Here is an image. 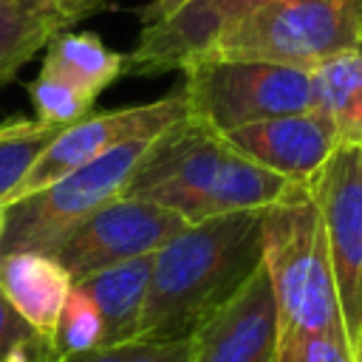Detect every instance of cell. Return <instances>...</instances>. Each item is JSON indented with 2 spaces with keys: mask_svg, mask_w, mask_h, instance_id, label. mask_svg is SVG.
<instances>
[{
  "mask_svg": "<svg viewBox=\"0 0 362 362\" xmlns=\"http://www.w3.org/2000/svg\"><path fill=\"white\" fill-rule=\"evenodd\" d=\"M263 209H243L184 226L158 252L139 339H181L226 303L260 266Z\"/></svg>",
  "mask_w": 362,
  "mask_h": 362,
  "instance_id": "1",
  "label": "cell"
},
{
  "mask_svg": "<svg viewBox=\"0 0 362 362\" xmlns=\"http://www.w3.org/2000/svg\"><path fill=\"white\" fill-rule=\"evenodd\" d=\"M291 187L240 153L223 133L187 116L150 144L124 195L167 206L187 223H201L229 212L266 209Z\"/></svg>",
  "mask_w": 362,
  "mask_h": 362,
  "instance_id": "2",
  "label": "cell"
},
{
  "mask_svg": "<svg viewBox=\"0 0 362 362\" xmlns=\"http://www.w3.org/2000/svg\"><path fill=\"white\" fill-rule=\"evenodd\" d=\"M260 263L277 311L274 362H297L303 345L314 337L348 342L328 238L308 184H294L280 201L263 209Z\"/></svg>",
  "mask_w": 362,
  "mask_h": 362,
  "instance_id": "3",
  "label": "cell"
},
{
  "mask_svg": "<svg viewBox=\"0 0 362 362\" xmlns=\"http://www.w3.org/2000/svg\"><path fill=\"white\" fill-rule=\"evenodd\" d=\"M362 0H266L226 31L206 57L314 71L356 51Z\"/></svg>",
  "mask_w": 362,
  "mask_h": 362,
  "instance_id": "4",
  "label": "cell"
},
{
  "mask_svg": "<svg viewBox=\"0 0 362 362\" xmlns=\"http://www.w3.org/2000/svg\"><path fill=\"white\" fill-rule=\"evenodd\" d=\"M156 139L119 144L110 153L62 175L59 181L8 204L3 212L0 255L40 252L54 257L79 223L127 192L136 167Z\"/></svg>",
  "mask_w": 362,
  "mask_h": 362,
  "instance_id": "5",
  "label": "cell"
},
{
  "mask_svg": "<svg viewBox=\"0 0 362 362\" xmlns=\"http://www.w3.org/2000/svg\"><path fill=\"white\" fill-rule=\"evenodd\" d=\"M181 90L187 116L215 133L320 107L314 71L249 59L201 57L184 68Z\"/></svg>",
  "mask_w": 362,
  "mask_h": 362,
  "instance_id": "6",
  "label": "cell"
},
{
  "mask_svg": "<svg viewBox=\"0 0 362 362\" xmlns=\"http://www.w3.org/2000/svg\"><path fill=\"white\" fill-rule=\"evenodd\" d=\"M334 266V283L348 345L362 337V144H337L308 181Z\"/></svg>",
  "mask_w": 362,
  "mask_h": 362,
  "instance_id": "7",
  "label": "cell"
},
{
  "mask_svg": "<svg viewBox=\"0 0 362 362\" xmlns=\"http://www.w3.org/2000/svg\"><path fill=\"white\" fill-rule=\"evenodd\" d=\"M184 119H187V99H184L181 88L156 102L116 107V110H105V113H88L85 119L62 127L54 136V141L31 164V170L25 173V178L20 181V187L14 189L8 204L59 181L62 175L110 153L119 144H127L136 139H156Z\"/></svg>",
  "mask_w": 362,
  "mask_h": 362,
  "instance_id": "8",
  "label": "cell"
},
{
  "mask_svg": "<svg viewBox=\"0 0 362 362\" xmlns=\"http://www.w3.org/2000/svg\"><path fill=\"white\" fill-rule=\"evenodd\" d=\"M184 226L189 223L173 209L122 195L79 223L54 257L76 283L93 272L158 252Z\"/></svg>",
  "mask_w": 362,
  "mask_h": 362,
  "instance_id": "9",
  "label": "cell"
},
{
  "mask_svg": "<svg viewBox=\"0 0 362 362\" xmlns=\"http://www.w3.org/2000/svg\"><path fill=\"white\" fill-rule=\"evenodd\" d=\"M260 3L266 0H187L170 17L144 23L133 51L124 57V74L184 71L189 62L206 57Z\"/></svg>",
  "mask_w": 362,
  "mask_h": 362,
  "instance_id": "10",
  "label": "cell"
},
{
  "mask_svg": "<svg viewBox=\"0 0 362 362\" xmlns=\"http://www.w3.org/2000/svg\"><path fill=\"white\" fill-rule=\"evenodd\" d=\"M189 339V362H274L277 311L263 263L226 303L192 328Z\"/></svg>",
  "mask_w": 362,
  "mask_h": 362,
  "instance_id": "11",
  "label": "cell"
},
{
  "mask_svg": "<svg viewBox=\"0 0 362 362\" xmlns=\"http://www.w3.org/2000/svg\"><path fill=\"white\" fill-rule=\"evenodd\" d=\"M240 153L291 184H308L334 153L337 133L325 110L260 119L223 133Z\"/></svg>",
  "mask_w": 362,
  "mask_h": 362,
  "instance_id": "12",
  "label": "cell"
},
{
  "mask_svg": "<svg viewBox=\"0 0 362 362\" xmlns=\"http://www.w3.org/2000/svg\"><path fill=\"white\" fill-rule=\"evenodd\" d=\"M74 288L57 257L40 252L0 255V294L45 342L54 339L62 305Z\"/></svg>",
  "mask_w": 362,
  "mask_h": 362,
  "instance_id": "13",
  "label": "cell"
},
{
  "mask_svg": "<svg viewBox=\"0 0 362 362\" xmlns=\"http://www.w3.org/2000/svg\"><path fill=\"white\" fill-rule=\"evenodd\" d=\"M150 272H153V255L133 257L76 280V286L96 303L102 314V325H105L102 345L139 339L141 314L150 288Z\"/></svg>",
  "mask_w": 362,
  "mask_h": 362,
  "instance_id": "14",
  "label": "cell"
},
{
  "mask_svg": "<svg viewBox=\"0 0 362 362\" xmlns=\"http://www.w3.org/2000/svg\"><path fill=\"white\" fill-rule=\"evenodd\" d=\"M62 14L31 0H0V88L34 59L54 37L68 31Z\"/></svg>",
  "mask_w": 362,
  "mask_h": 362,
  "instance_id": "15",
  "label": "cell"
},
{
  "mask_svg": "<svg viewBox=\"0 0 362 362\" xmlns=\"http://www.w3.org/2000/svg\"><path fill=\"white\" fill-rule=\"evenodd\" d=\"M42 68L59 74L96 99L110 82L124 74V54L107 48L96 34L62 31L45 45Z\"/></svg>",
  "mask_w": 362,
  "mask_h": 362,
  "instance_id": "16",
  "label": "cell"
},
{
  "mask_svg": "<svg viewBox=\"0 0 362 362\" xmlns=\"http://www.w3.org/2000/svg\"><path fill=\"white\" fill-rule=\"evenodd\" d=\"M320 110L328 113L339 144H362V57L339 54L314 68Z\"/></svg>",
  "mask_w": 362,
  "mask_h": 362,
  "instance_id": "17",
  "label": "cell"
},
{
  "mask_svg": "<svg viewBox=\"0 0 362 362\" xmlns=\"http://www.w3.org/2000/svg\"><path fill=\"white\" fill-rule=\"evenodd\" d=\"M62 127L42 124L37 119H20L6 136H0V204L6 206L31 164L54 141Z\"/></svg>",
  "mask_w": 362,
  "mask_h": 362,
  "instance_id": "18",
  "label": "cell"
},
{
  "mask_svg": "<svg viewBox=\"0 0 362 362\" xmlns=\"http://www.w3.org/2000/svg\"><path fill=\"white\" fill-rule=\"evenodd\" d=\"M28 96L37 110V122L57 124V127H68V124L85 119L96 102L82 88H76L74 82H68L59 74H51L45 68H40L34 82H28Z\"/></svg>",
  "mask_w": 362,
  "mask_h": 362,
  "instance_id": "19",
  "label": "cell"
},
{
  "mask_svg": "<svg viewBox=\"0 0 362 362\" xmlns=\"http://www.w3.org/2000/svg\"><path fill=\"white\" fill-rule=\"evenodd\" d=\"M102 339H105L102 314H99L96 303L74 283V288L62 305L51 348L57 356H65V354H82V351L99 348Z\"/></svg>",
  "mask_w": 362,
  "mask_h": 362,
  "instance_id": "20",
  "label": "cell"
},
{
  "mask_svg": "<svg viewBox=\"0 0 362 362\" xmlns=\"http://www.w3.org/2000/svg\"><path fill=\"white\" fill-rule=\"evenodd\" d=\"M192 339H127L113 345H99L82 354H65L54 362H189Z\"/></svg>",
  "mask_w": 362,
  "mask_h": 362,
  "instance_id": "21",
  "label": "cell"
},
{
  "mask_svg": "<svg viewBox=\"0 0 362 362\" xmlns=\"http://www.w3.org/2000/svg\"><path fill=\"white\" fill-rule=\"evenodd\" d=\"M37 342H42V337L31 325H25V320L0 294V362H14Z\"/></svg>",
  "mask_w": 362,
  "mask_h": 362,
  "instance_id": "22",
  "label": "cell"
},
{
  "mask_svg": "<svg viewBox=\"0 0 362 362\" xmlns=\"http://www.w3.org/2000/svg\"><path fill=\"white\" fill-rule=\"evenodd\" d=\"M297 362H354V354L345 339L337 337H314L303 345Z\"/></svg>",
  "mask_w": 362,
  "mask_h": 362,
  "instance_id": "23",
  "label": "cell"
},
{
  "mask_svg": "<svg viewBox=\"0 0 362 362\" xmlns=\"http://www.w3.org/2000/svg\"><path fill=\"white\" fill-rule=\"evenodd\" d=\"M31 3H40V6L62 14L68 23H79L82 17H88L105 6V0H31Z\"/></svg>",
  "mask_w": 362,
  "mask_h": 362,
  "instance_id": "24",
  "label": "cell"
},
{
  "mask_svg": "<svg viewBox=\"0 0 362 362\" xmlns=\"http://www.w3.org/2000/svg\"><path fill=\"white\" fill-rule=\"evenodd\" d=\"M187 0H150V6L141 11L144 14V23H156V20H164L170 17L173 11H178Z\"/></svg>",
  "mask_w": 362,
  "mask_h": 362,
  "instance_id": "25",
  "label": "cell"
},
{
  "mask_svg": "<svg viewBox=\"0 0 362 362\" xmlns=\"http://www.w3.org/2000/svg\"><path fill=\"white\" fill-rule=\"evenodd\" d=\"M17 122H20V119H6V122H0V136H6Z\"/></svg>",
  "mask_w": 362,
  "mask_h": 362,
  "instance_id": "26",
  "label": "cell"
},
{
  "mask_svg": "<svg viewBox=\"0 0 362 362\" xmlns=\"http://www.w3.org/2000/svg\"><path fill=\"white\" fill-rule=\"evenodd\" d=\"M354 362H362V337H359V345H356V354H354Z\"/></svg>",
  "mask_w": 362,
  "mask_h": 362,
  "instance_id": "27",
  "label": "cell"
},
{
  "mask_svg": "<svg viewBox=\"0 0 362 362\" xmlns=\"http://www.w3.org/2000/svg\"><path fill=\"white\" fill-rule=\"evenodd\" d=\"M3 212H6V206L0 204V229H3Z\"/></svg>",
  "mask_w": 362,
  "mask_h": 362,
  "instance_id": "28",
  "label": "cell"
},
{
  "mask_svg": "<svg viewBox=\"0 0 362 362\" xmlns=\"http://www.w3.org/2000/svg\"><path fill=\"white\" fill-rule=\"evenodd\" d=\"M356 54H359V57H362V40H359V45H356Z\"/></svg>",
  "mask_w": 362,
  "mask_h": 362,
  "instance_id": "29",
  "label": "cell"
}]
</instances>
